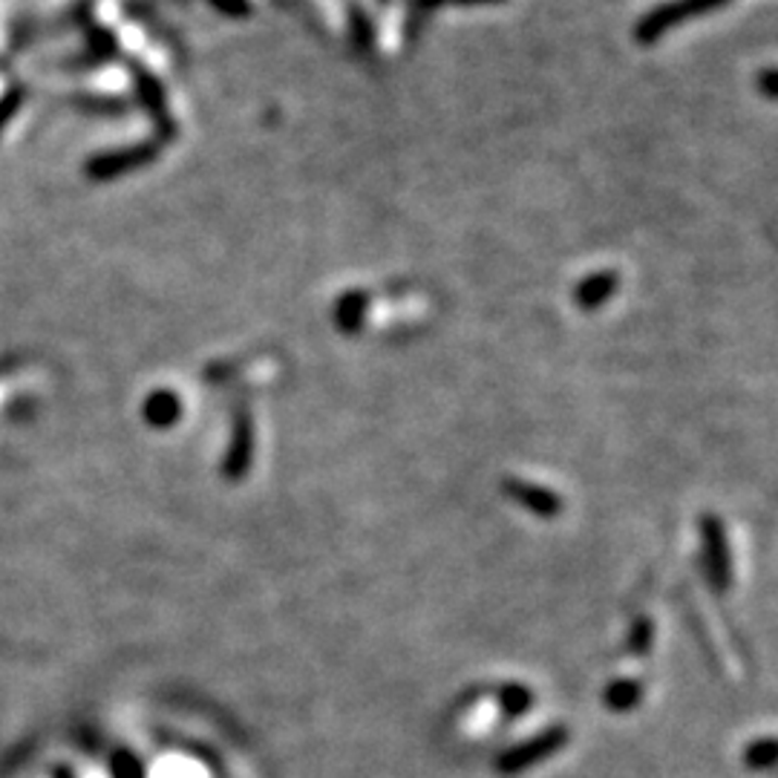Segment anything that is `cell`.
I'll return each instance as SVG.
<instances>
[{
  "mask_svg": "<svg viewBox=\"0 0 778 778\" xmlns=\"http://www.w3.org/2000/svg\"><path fill=\"white\" fill-rule=\"evenodd\" d=\"M617 286H620V277H617L615 271H597V274H589V277L577 286V304H580L585 311L600 309V306L608 304V300L615 297Z\"/></svg>",
  "mask_w": 778,
  "mask_h": 778,
  "instance_id": "obj_6",
  "label": "cell"
},
{
  "mask_svg": "<svg viewBox=\"0 0 778 778\" xmlns=\"http://www.w3.org/2000/svg\"><path fill=\"white\" fill-rule=\"evenodd\" d=\"M652 622L643 617V620H638L634 622V629H631V638H629V646H631V652L634 655H646L649 652V646H652Z\"/></svg>",
  "mask_w": 778,
  "mask_h": 778,
  "instance_id": "obj_13",
  "label": "cell"
},
{
  "mask_svg": "<svg viewBox=\"0 0 778 778\" xmlns=\"http://www.w3.org/2000/svg\"><path fill=\"white\" fill-rule=\"evenodd\" d=\"M502 709L508 715H522L531 709V692L524 687H519V683H508V687L502 689Z\"/></svg>",
  "mask_w": 778,
  "mask_h": 778,
  "instance_id": "obj_10",
  "label": "cell"
},
{
  "mask_svg": "<svg viewBox=\"0 0 778 778\" xmlns=\"http://www.w3.org/2000/svg\"><path fill=\"white\" fill-rule=\"evenodd\" d=\"M773 762H776V744H773V738H764V741H758V744L746 750V764H750L753 770H770Z\"/></svg>",
  "mask_w": 778,
  "mask_h": 778,
  "instance_id": "obj_11",
  "label": "cell"
},
{
  "mask_svg": "<svg viewBox=\"0 0 778 778\" xmlns=\"http://www.w3.org/2000/svg\"><path fill=\"white\" fill-rule=\"evenodd\" d=\"M724 3H729V0H669V3H660V7L640 17L638 26H634V38L640 44H652L657 38H664L666 33H672L675 26L683 24V21L709 15L715 9H721Z\"/></svg>",
  "mask_w": 778,
  "mask_h": 778,
  "instance_id": "obj_1",
  "label": "cell"
},
{
  "mask_svg": "<svg viewBox=\"0 0 778 778\" xmlns=\"http://www.w3.org/2000/svg\"><path fill=\"white\" fill-rule=\"evenodd\" d=\"M566 727H554L548 729V732H540V736L531 738V741H524V744L514 746V750H508L505 755H499V758H496V770H499L502 776H517V773L528 770V767H533V764L542 762V758L557 753L559 746L566 744Z\"/></svg>",
  "mask_w": 778,
  "mask_h": 778,
  "instance_id": "obj_2",
  "label": "cell"
},
{
  "mask_svg": "<svg viewBox=\"0 0 778 778\" xmlns=\"http://www.w3.org/2000/svg\"><path fill=\"white\" fill-rule=\"evenodd\" d=\"M505 493H508L510 499H517L522 508L533 510L536 517H557L559 508H563V502L551 491L536 487V484L517 482V479H508V482H505Z\"/></svg>",
  "mask_w": 778,
  "mask_h": 778,
  "instance_id": "obj_4",
  "label": "cell"
},
{
  "mask_svg": "<svg viewBox=\"0 0 778 778\" xmlns=\"http://www.w3.org/2000/svg\"><path fill=\"white\" fill-rule=\"evenodd\" d=\"M251 456H255V427H251V418L239 416L237 427H234V447H231L222 470H225L231 479H239V476H246V470L251 467Z\"/></svg>",
  "mask_w": 778,
  "mask_h": 778,
  "instance_id": "obj_5",
  "label": "cell"
},
{
  "mask_svg": "<svg viewBox=\"0 0 778 778\" xmlns=\"http://www.w3.org/2000/svg\"><path fill=\"white\" fill-rule=\"evenodd\" d=\"M450 3H459V7H479V3H499V0H450Z\"/></svg>",
  "mask_w": 778,
  "mask_h": 778,
  "instance_id": "obj_17",
  "label": "cell"
},
{
  "mask_svg": "<svg viewBox=\"0 0 778 778\" xmlns=\"http://www.w3.org/2000/svg\"><path fill=\"white\" fill-rule=\"evenodd\" d=\"M367 304H369V295H363V292H346V295L337 300V309H335L337 329L346 332V335L358 332L363 318H367Z\"/></svg>",
  "mask_w": 778,
  "mask_h": 778,
  "instance_id": "obj_7",
  "label": "cell"
},
{
  "mask_svg": "<svg viewBox=\"0 0 778 778\" xmlns=\"http://www.w3.org/2000/svg\"><path fill=\"white\" fill-rule=\"evenodd\" d=\"M211 3L217 12H222V15H229V17L251 15V3H248V0H211Z\"/></svg>",
  "mask_w": 778,
  "mask_h": 778,
  "instance_id": "obj_14",
  "label": "cell"
},
{
  "mask_svg": "<svg viewBox=\"0 0 778 778\" xmlns=\"http://www.w3.org/2000/svg\"><path fill=\"white\" fill-rule=\"evenodd\" d=\"M701 536H704V563L706 577L713 582L715 591L729 589V551H727V533L724 524L715 517H704L701 522Z\"/></svg>",
  "mask_w": 778,
  "mask_h": 778,
  "instance_id": "obj_3",
  "label": "cell"
},
{
  "mask_svg": "<svg viewBox=\"0 0 778 778\" xmlns=\"http://www.w3.org/2000/svg\"><path fill=\"white\" fill-rule=\"evenodd\" d=\"M640 701V687L634 680H615L606 692V706L612 713H629Z\"/></svg>",
  "mask_w": 778,
  "mask_h": 778,
  "instance_id": "obj_9",
  "label": "cell"
},
{
  "mask_svg": "<svg viewBox=\"0 0 778 778\" xmlns=\"http://www.w3.org/2000/svg\"><path fill=\"white\" fill-rule=\"evenodd\" d=\"M180 412V404L173 398L171 393H159L153 395V402L148 407V416L153 418V424H171V418Z\"/></svg>",
  "mask_w": 778,
  "mask_h": 778,
  "instance_id": "obj_12",
  "label": "cell"
},
{
  "mask_svg": "<svg viewBox=\"0 0 778 778\" xmlns=\"http://www.w3.org/2000/svg\"><path fill=\"white\" fill-rule=\"evenodd\" d=\"M353 24L355 38H358V41L363 38V47H369V41H372V24H369V17L361 15V12H353Z\"/></svg>",
  "mask_w": 778,
  "mask_h": 778,
  "instance_id": "obj_15",
  "label": "cell"
},
{
  "mask_svg": "<svg viewBox=\"0 0 778 778\" xmlns=\"http://www.w3.org/2000/svg\"><path fill=\"white\" fill-rule=\"evenodd\" d=\"M150 153H153V150L141 148V150H127V153L104 156V159H99V162L92 164V171L99 173V176H115V173L131 171L133 164L145 162V159H148Z\"/></svg>",
  "mask_w": 778,
  "mask_h": 778,
  "instance_id": "obj_8",
  "label": "cell"
},
{
  "mask_svg": "<svg viewBox=\"0 0 778 778\" xmlns=\"http://www.w3.org/2000/svg\"><path fill=\"white\" fill-rule=\"evenodd\" d=\"M764 92H767V99H776V75H773V70L764 73Z\"/></svg>",
  "mask_w": 778,
  "mask_h": 778,
  "instance_id": "obj_16",
  "label": "cell"
}]
</instances>
